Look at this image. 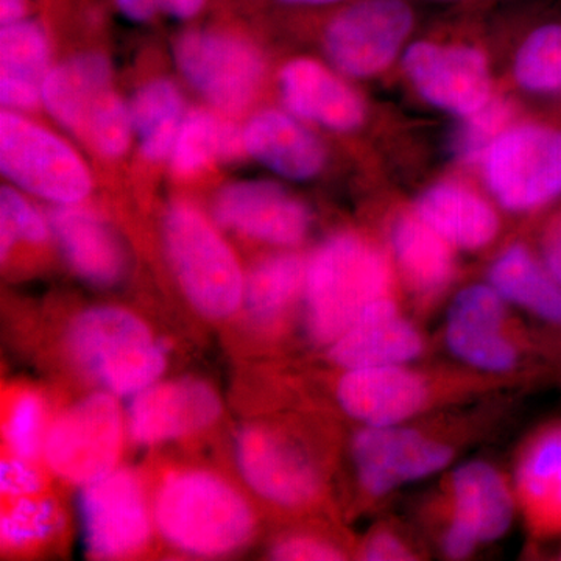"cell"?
Returning <instances> with one entry per match:
<instances>
[{
    "label": "cell",
    "mask_w": 561,
    "mask_h": 561,
    "mask_svg": "<svg viewBox=\"0 0 561 561\" xmlns=\"http://www.w3.org/2000/svg\"><path fill=\"white\" fill-rule=\"evenodd\" d=\"M541 261L561 284V210L548 221L542 232Z\"/></svg>",
    "instance_id": "cell-41"
},
{
    "label": "cell",
    "mask_w": 561,
    "mask_h": 561,
    "mask_svg": "<svg viewBox=\"0 0 561 561\" xmlns=\"http://www.w3.org/2000/svg\"><path fill=\"white\" fill-rule=\"evenodd\" d=\"M0 169L21 190L58 205H76L92 186L68 144L13 113L0 114Z\"/></svg>",
    "instance_id": "cell-8"
},
{
    "label": "cell",
    "mask_w": 561,
    "mask_h": 561,
    "mask_svg": "<svg viewBox=\"0 0 561 561\" xmlns=\"http://www.w3.org/2000/svg\"><path fill=\"white\" fill-rule=\"evenodd\" d=\"M214 214L224 227L279 247L300 243L311 225L308 208L273 181H241L224 187Z\"/></svg>",
    "instance_id": "cell-16"
},
{
    "label": "cell",
    "mask_w": 561,
    "mask_h": 561,
    "mask_svg": "<svg viewBox=\"0 0 561 561\" xmlns=\"http://www.w3.org/2000/svg\"><path fill=\"white\" fill-rule=\"evenodd\" d=\"M133 130L138 133L140 153L151 161L171 154L181 127L183 98L172 81H149L133 95Z\"/></svg>",
    "instance_id": "cell-30"
},
{
    "label": "cell",
    "mask_w": 561,
    "mask_h": 561,
    "mask_svg": "<svg viewBox=\"0 0 561 561\" xmlns=\"http://www.w3.org/2000/svg\"><path fill=\"white\" fill-rule=\"evenodd\" d=\"M511 119V103L491 99L481 110L460 117L449 138V151L461 164L483 161L494 140L507 130Z\"/></svg>",
    "instance_id": "cell-35"
},
{
    "label": "cell",
    "mask_w": 561,
    "mask_h": 561,
    "mask_svg": "<svg viewBox=\"0 0 561 561\" xmlns=\"http://www.w3.org/2000/svg\"><path fill=\"white\" fill-rule=\"evenodd\" d=\"M164 243L181 290L195 311L221 320L241 308L245 279L241 265L216 228L192 206L165 214Z\"/></svg>",
    "instance_id": "cell-4"
},
{
    "label": "cell",
    "mask_w": 561,
    "mask_h": 561,
    "mask_svg": "<svg viewBox=\"0 0 561 561\" xmlns=\"http://www.w3.org/2000/svg\"><path fill=\"white\" fill-rule=\"evenodd\" d=\"M279 92L291 114L328 130H357L367 114L359 94L311 58H297L284 66Z\"/></svg>",
    "instance_id": "cell-19"
},
{
    "label": "cell",
    "mask_w": 561,
    "mask_h": 561,
    "mask_svg": "<svg viewBox=\"0 0 561 561\" xmlns=\"http://www.w3.org/2000/svg\"><path fill=\"white\" fill-rule=\"evenodd\" d=\"M58 245L81 279L94 286H113L124 275L125 254L113 231L88 210L65 206L50 216Z\"/></svg>",
    "instance_id": "cell-24"
},
{
    "label": "cell",
    "mask_w": 561,
    "mask_h": 561,
    "mask_svg": "<svg viewBox=\"0 0 561 561\" xmlns=\"http://www.w3.org/2000/svg\"><path fill=\"white\" fill-rule=\"evenodd\" d=\"M335 7L323 27V47L332 65L354 79L389 68L415 25L408 0H346Z\"/></svg>",
    "instance_id": "cell-6"
},
{
    "label": "cell",
    "mask_w": 561,
    "mask_h": 561,
    "mask_svg": "<svg viewBox=\"0 0 561 561\" xmlns=\"http://www.w3.org/2000/svg\"><path fill=\"white\" fill-rule=\"evenodd\" d=\"M10 501L0 518L3 551H31L60 530L62 516L57 502L41 494Z\"/></svg>",
    "instance_id": "cell-33"
},
{
    "label": "cell",
    "mask_w": 561,
    "mask_h": 561,
    "mask_svg": "<svg viewBox=\"0 0 561 561\" xmlns=\"http://www.w3.org/2000/svg\"><path fill=\"white\" fill-rule=\"evenodd\" d=\"M122 443L119 404L110 391H99L57 416L47 430L43 456L62 481L84 486L116 470Z\"/></svg>",
    "instance_id": "cell-7"
},
{
    "label": "cell",
    "mask_w": 561,
    "mask_h": 561,
    "mask_svg": "<svg viewBox=\"0 0 561 561\" xmlns=\"http://www.w3.org/2000/svg\"><path fill=\"white\" fill-rule=\"evenodd\" d=\"M491 194L512 213L540 209L561 197V128L508 127L483 158Z\"/></svg>",
    "instance_id": "cell-5"
},
{
    "label": "cell",
    "mask_w": 561,
    "mask_h": 561,
    "mask_svg": "<svg viewBox=\"0 0 561 561\" xmlns=\"http://www.w3.org/2000/svg\"><path fill=\"white\" fill-rule=\"evenodd\" d=\"M453 449L419 431L365 426L353 442V460L362 489L386 496L405 483L431 478L451 463Z\"/></svg>",
    "instance_id": "cell-12"
},
{
    "label": "cell",
    "mask_w": 561,
    "mask_h": 561,
    "mask_svg": "<svg viewBox=\"0 0 561 561\" xmlns=\"http://www.w3.org/2000/svg\"><path fill=\"white\" fill-rule=\"evenodd\" d=\"M46 486L44 472L36 461L7 454L0 465V491L7 500L36 496Z\"/></svg>",
    "instance_id": "cell-38"
},
{
    "label": "cell",
    "mask_w": 561,
    "mask_h": 561,
    "mask_svg": "<svg viewBox=\"0 0 561 561\" xmlns=\"http://www.w3.org/2000/svg\"><path fill=\"white\" fill-rule=\"evenodd\" d=\"M47 239L46 221L31 203L11 187L0 191V253L9 256L18 241L41 243Z\"/></svg>",
    "instance_id": "cell-36"
},
{
    "label": "cell",
    "mask_w": 561,
    "mask_h": 561,
    "mask_svg": "<svg viewBox=\"0 0 561 561\" xmlns=\"http://www.w3.org/2000/svg\"><path fill=\"white\" fill-rule=\"evenodd\" d=\"M343 411L365 426H398L423 411L430 387L405 365L345 370L337 386Z\"/></svg>",
    "instance_id": "cell-17"
},
{
    "label": "cell",
    "mask_w": 561,
    "mask_h": 561,
    "mask_svg": "<svg viewBox=\"0 0 561 561\" xmlns=\"http://www.w3.org/2000/svg\"><path fill=\"white\" fill-rule=\"evenodd\" d=\"M28 0H0V22L2 25L25 20Z\"/></svg>",
    "instance_id": "cell-45"
},
{
    "label": "cell",
    "mask_w": 561,
    "mask_h": 561,
    "mask_svg": "<svg viewBox=\"0 0 561 561\" xmlns=\"http://www.w3.org/2000/svg\"><path fill=\"white\" fill-rule=\"evenodd\" d=\"M305 278L306 264L297 254L280 253L257 262L245 279L247 312L260 324L283 319L305 290Z\"/></svg>",
    "instance_id": "cell-29"
},
{
    "label": "cell",
    "mask_w": 561,
    "mask_h": 561,
    "mask_svg": "<svg viewBox=\"0 0 561 561\" xmlns=\"http://www.w3.org/2000/svg\"><path fill=\"white\" fill-rule=\"evenodd\" d=\"M413 214L453 249L481 250L500 232L493 206L457 183H437L421 192Z\"/></svg>",
    "instance_id": "cell-21"
},
{
    "label": "cell",
    "mask_w": 561,
    "mask_h": 561,
    "mask_svg": "<svg viewBox=\"0 0 561 561\" xmlns=\"http://www.w3.org/2000/svg\"><path fill=\"white\" fill-rule=\"evenodd\" d=\"M390 245L394 264L415 294L434 297L451 284L456 275L453 247L415 214L393 221Z\"/></svg>",
    "instance_id": "cell-27"
},
{
    "label": "cell",
    "mask_w": 561,
    "mask_h": 561,
    "mask_svg": "<svg viewBox=\"0 0 561 561\" xmlns=\"http://www.w3.org/2000/svg\"><path fill=\"white\" fill-rule=\"evenodd\" d=\"M80 511L84 548L92 559H127L150 540L149 505L131 471L116 468L84 485Z\"/></svg>",
    "instance_id": "cell-10"
},
{
    "label": "cell",
    "mask_w": 561,
    "mask_h": 561,
    "mask_svg": "<svg viewBox=\"0 0 561 561\" xmlns=\"http://www.w3.org/2000/svg\"><path fill=\"white\" fill-rule=\"evenodd\" d=\"M504 298L490 284H472L454 298L446 319L449 351L478 370L507 373L518 365L519 351L505 334Z\"/></svg>",
    "instance_id": "cell-14"
},
{
    "label": "cell",
    "mask_w": 561,
    "mask_h": 561,
    "mask_svg": "<svg viewBox=\"0 0 561 561\" xmlns=\"http://www.w3.org/2000/svg\"><path fill=\"white\" fill-rule=\"evenodd\" d=\"M243 149V131L206 111L195 110L181 122L171 151L172 168L180 175H191L205 168L214 158L232 160Z\"/></svg>",
    "instance_id": "cell-31"
},
{
    "label": "cell",
    "mask_w": 561,
    "mask_h": 561,
    "mask_svg": "<svg viewBox=\"0 0 561 561\" xmlns=\"http://www.w3.org/2000/svg\"><path fill=\"white\" fill-rule=\"evenodd\" d=\"M153 518L180 551L220 557L239 551L254 535V515L238 490L213 472H171L158 486Z\"/></svg>",
    "instance_id": "cell-2"
},
{
    "label": "cell",
    "mask_w": 561,
    "mask_h": 561,
    "mask_svg": "<svg viewBox=\"0 0 561 561\" xmlns=\"http://www.w3.org/2000/svg\"><path fill=\"white\" fill-rule=\"evenodd\" d=\"M131 130L130 108L113 92L101 108L95 111L83 139L103 157L116 158L128 149Z\"/></svg>",
    "instance_id": "cell-37"
},
{
    "label": "cell",
    "mask_w": 561,
    "mask_h": 561,
    "mask_svg": "<svg viewBox=\"0 0 561 561\" xmlns=\"http://www.w3.org/2000/svg\"><path fill=\"white\" fill-rule=\"evenodd\" d=\"M49 61V41L39 22L21 20L0 31V101L10 108H32L41 98Z\"/></svg>",
    "instance_id": "cell-26"
},
{
    "label": "cell",
    "mask_w": 561,
    "mask_h": 561,
    "mask_svg": "<svg viewBox=\"0 0 561 561\" xmlns=\"http://www.w3.org/2000/svg\"><path fill=\"white\" fill-rule=\"evenodd\" d=\"M516 497L530 529L561 534V421L538 432L519 457Z\"/></svg>",
    "instance_id": "cell-23"
},
{
    "label": "cell",
    "mask_w": 561,
    "mask_h": 561,
    "mask_svg": "<svg viewBox=\"0 0 561 561\" xmlns=\"http://www.w3.org/2000/svg\"><path fill=\"white\" fill-rule=\"evenodd\" d=\"M111 94L110 62L101 54H81L61 62L47 72L41 90L50 116L80 138Z\"/></svg>",
    "instance_id": "cell-22"
},
{
    "label": "cell",
    "mask_w": 561,
    "mask_h": 561,
    "mask_svg": "<svg viewBox=\"0 0 561 561\" xmlns=\"http://www.w3.org/2000/svg\"><path fill=\"white\" fill-rule=\"evenodd\" d=\"M453 519L481 542L500 540L511 529L516 500L500 471L485 461H468L451 476Z\"/></svg>",
    "instance_id": "cell-25"
},
{
    "label": "cell",
    "mask_w": 561,
    "mask_h": 561,
    "mask_svg": "<svg viewBox=\"0 0 561 561\" xmlns=\"http://www.w3.org/2000/svg\"><path fill=\"white\" fill-rule=\"evenodd\" d=\"M243 146L254 160L287 180H312L327 162L323 142L283 111H261L251 117Z\"/></svg>",
    "instance_id": "cell-20"
},
{
    "label": "cell",
    "mask_w": 561,
    "mask_h": 561,
    "mask_svg": "<svg viewBox=\"0 0 561 561\" xmlns=\"http://www.w3.org/2000/svg\"><path fill=\"white\" fill-rule=\"evenodd\" d=\"M114 7L125 20L146 24L161 13L160 0H113Z\"/></svg>",
    "instance_id": "cell-43"
},
{
    "label": "cell",
    "mask_w": 561,
    "mask_h": 561,
    "mask_svg": "<svg viewBox=\"0 0 561 561\" xmlns=\"http://www.w3.org/2000/svg\"><path fill=\"white\" fill-rule=\"evenodd\" d=\"M424 350L420 331L401 316L393 298L376 302L330 345V357L343 370L408 365Z\"/></svg>",
    "instance_id": "cell-18"
},
{
    "label": "cell",
    "mask_w": 561,
    "mask_h": 561,
    "mask_svg": "<svg viewBox=\"0 0 561 561\" xmlns=\"http://www.w3.org/2000/svg\"><path fill=\"white\" fill-rule=\"evenodd\" d=\"M390 262L356 234L332 236L306 264V321L311 337L330 346L362 313L391 297Z\"/></svg>",
    "instance_id": "cell-1"
},
{
    "label": "cell",
    "mask_w": 561,
    "mask_h": 561,
    "mask_svg": "<svg viewBox=\"0 0 561 561\" xmlns=\"http://www.w3.org/2000/svg\"><path fill=\"white\" fill-rule=\"evenodd\" d=\"M216 391L198 379L154 382L133 398L128 432L140 445L176 440L208 430L219 420Z\"/></svg>",
    "instance_id": "cell-15"
},
{
    "label": "cell",
    "mask_w": 561,
    "mask_h": 561,
    "mask_svg": "<svg viewBox=\"0 0 561 561\" xmlns=\"http://www.w3.org/2000/svg\"><path fill=\"white\" fill-rule=\"evenodd\" d=\"M66 348L84 375L113 394H133L158 382L168 357L153 332L135 313L94 308L69 324Z\"/></svg>",
    "instance_id": "cell-3"
},
{
    "label": "cell",
    "mask_w": 561,
    "mask_h": 561,
    "mask_svg": "<svg viewBox=\"0 0 561 561\" xmlns=\"http://www.w3.org/2000/svg\"><path fill=\"white\" fill-rule=\"evenodd\" d=\"M175 61L184 79L217 108L242 110L256 94L264 61L249 41L217 31L183 33Z\"/></svg>",
    "instance_id": "cell-9"
},
{
    "label": "cell",
    "mask_w": 561,
    "mask_h": 561,
    "mask_svg": "<svg viewBox=\"0 0 561 561\" xmlns=\"http://www.w3.org/2000/svg\"><path fill=\"white\" fill-rule=\"evenodd\" d=\"M273 560H342L343 553L330 542L312 537L284 538L273 546Z\"/></svg>",
    "instance_id": "cell-39"
},
{
    "label": "cell",
    "mask_w": 561,
    "mask_h": 561,
    "mask_svg": "<svg viewBox=\"0 0 561 561\" xmlns=\"http://www.w3.org/2000/svg\"><path fill=\"white\" fill-rule=\"evenodd\" d=\"M362 559L370 561L413 560V552L390 531H378L365 542Z\"/></svg>",
    "instance_id": "cell-40"
},
{
    "label": "cell",
    "mask_w": 561,
    "mask_h": 561,
    "mask_svg": "<svg viewBox=\"0 0 561 561\" xmlns=\"http://www.w3.org/2000/svg\"><path fill=\"white\" fill-rule=\"evenodd\" d=\"M401 65L424 102L454 116L476 113L493 99L489 61L478 47L419 41Z\"/></svg>",
    "instance_id": "cell-11"
},
{
    "label": "cell",
    "mask_w": 561,
    "mask_h": 561,
    "mask_svg": "<svg viewBox=\"0 0 561 561\" xmlns=\"http://www.w3.org/2000/svg\"><path fill=\"white\" fill-rule=\"evenodd\" d=\"M49 426L46 423V404L43 397L32 389L10 393L3 404V442L11 456L38 461Z\"/></svg>",
    "instance_id": "cell-34"
},
{
    "label": "cell",
    "mask_w": 561,
    "mask_h": 561,
    "mask_svg": "<svg viewBox=\"0 0 561 561\" xmlns=\"http://www.w3.org/2000/svg\"><path fill=\"white\" fill-rule=\"evenodd\" d=\"M161 13L172 20L186 22L194 20L205 10L208 0H160Z\"/></svg>",
    "instance_id": "cell-44"
},
{
    "label": "cell",
    "mask_w": 561,
    "mask_h": 561,
    "mask_svg": "<svg viewBox=\"0 0 561 561\" xmlns=\"http://www.w3.org/2000/svg\"><path fill=\"white\" fill-rule=\"evenodd\" d=\"M276 2L291 9H331L346 0H276Z\"/></svg>",
    "instance_id": "cell-46"
},
{
    "label": "cell",
    "mask_w": 561,
    "mask_h": 561,
    "mask_svg": "<svg viewBox=\"0 0 561 561\" xmlns=\"http://www.w3.org/2000/svg\"><path fill=\"white\" fill-rule=\"evenodd\" d=\"M489 280L505 301L561 327V284L527 247L515 243L502 251Z\"/></svg>",
    "instance_id": "cell-28"
},
{
    "label": "cell",
    "mask_w": 561,
    "mask_h": 561,
    "mask_svg": "<svg viewBox=\"0 0 561 561\" xmlns=\"http://www.w3.org/2000/svg\"><path fill=\"white\" fill-rule=\"evenodd\" d=\"M513 79L530 94H561V21L545 22L527 33L513 60Z\"/></svg>",
    "instance_id": "cell-32"
},
{
    "label": "cell",
    "mask_w": 561,
    "mask_h": 561,
    "mask_svg": "<svg viewBox=\"0 0 561 561\" xmlns=\"http://www.w3.org/2000/svg\"><path fill=\"white\" fill-rule=\"evenodd\" d=\"M479 545H482V542L468 527L456 522V519H451L448 529L445 531V537H443V551L449 559H467Z\"/></svg>",
    "instance_id": "cell-42"
},
{
    "label": "cell",
    "mask_w": 561,
    "mask_h": 561,
    "mask_svg": "<svg viewBox=\"0 0 561 561\" xmlns=\"http://www.w3.org/2000/svg\"><path fill=\"white\" fill-rule=\"evenodd\" d=\"M236 461L243 479L260 496L283 507L316 500L320 476L300 446L267 426H245L236 435Z\"/></svg>",
    "instance_id": "cell-13"
}]
</instances>
